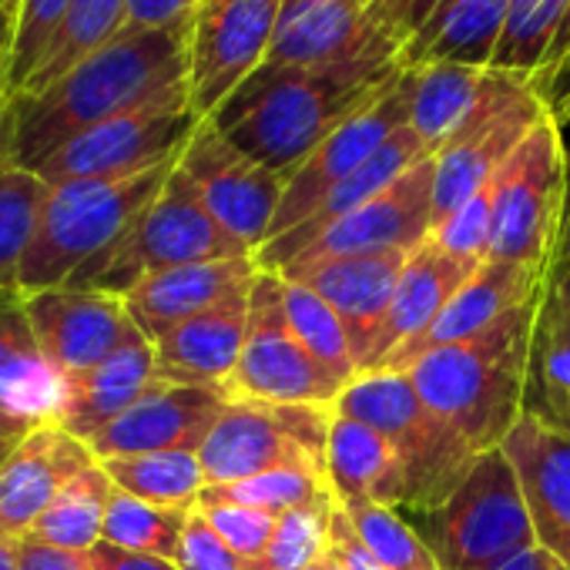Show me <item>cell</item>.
<instances>
[{"label": "cell", "mask_w": 570, "mask_h": 570, "mask_svg": "<svg viewBox=\"0 0 570 570\" xmlns=\"http://www.w3.org/2000/svg\"><path fill=\"white\" fill-rule=\"evenodd\" d=\"M343 383L316 363L306 343L285 316V282L275 272H258L248 293V333L242 360L228 380L232 400L285 403V406H326L343 396Z\"/></svg>", "instance_id": "cell-11"}, {"label": "cell", "mask_w": 570, "mask_h": 570, "mask_svg": "<svg viewBox=\"0 0 570 570\" xmlns=\"http://www.w3.org/2000/svg\"><path fill=\"white\" fill-rule=\"evenodd\" d=\"M155 383H158L155 346L138 333L108 360L68 380L65 410L58 423L78 440L91 443L101 430H108L118 416H125Z\"/></svg>", "instance_id": "cell-27"}, {"label": "cell", "mask_w": 570, "mask_h": 570, "mask_svg": "<svg viewBox=\"0 0 570 570\" xmlns=\"http://www.w3.org/2000/svg\"><path fill=\"white\" fill-rule=\"evenodd\" d=\"M550 570H563V567H557V563H550Z\"/></svg>", "instance_id": "cell-62"}, {"label": "cell", "mask_w": 570, "mask_h": 570, "mask_svg": "<svg viewBox=\"0 0 570 570\" xmlns=\"http://www.w3.org/2000/svg\"><path fill=\"white\" fill-rule=\"evenodd\" d=\"M433 178L436 161L430 155L403 171L390 188L323 228L282 272L309 268L330 258L420 248L433 235Z\"/></svg>", "instance_id": "cell-16"}, {"label": "cell", "mask_w": 570, "mask_h": 570, "mask_svg": "<svg viewBox=\"0 0 570 570\" xmlns=\"http://www.w3.org/2000/svg\"><path fill=\"white\" fill-rule=\"evenodd\" d=\"M500 450L520 480L537 547L570 570V436L523 413Z\"/></svg>", "instance_id": "cell-21"}, {"label": "cell", "mask_w": 570, "mask_h": 570, "mask_svg": "<svg viewBox=\"0 0 570 570\" xmlns=\"http://www.w3.org/2000/svg\"><path fill=\"white\" fill-rule=\"evenodd\" d=\"M390 61H400V48L373 24L366 0H282L265 55L272 68L306 71Z\"/></svg>", "instance_id": "cell-17"}, {"label": "cell", "mask_w": 570, "mask_h": 570, "mask_svg": "<svg viewBox=\"0 0 570 570\" xmlns=\"http://www.w3.org/2000/svg\"><path fill=\"white\" fill-rule=\"evenodd\" d=\"M547 118V105L533 78L490 68L483 98L466 125L433 155V228L476 195Z\"/></svg>", "instance_id": "cell-10"}, {"label": "cell", "mask_w": 570, "mask_h": 570, "mask_svg": "<svg viewBox=\"0 0 570 570\" xmlns=\"http://www.w3.org/2000/svg\"><path fill=\"white\" fill-rule=\"evenodd\" d=\"M35 426H38V423H31V420L11 413L8 406H0V463H4V460L11 456V450H14Z\"/></svg>", "instance_id": "cell-54"}, {"label": "cell", "mask_w": 570, "mask_h": 570, "mask_svg": "<svg viewBox=\"0 0 570 570\" xmlns=\"http://www.w3.org/2000/svg\"><path fill=\"white\" fill-rule=\"evenodd\" d=\"M188 88V31L125 28L38 95H14L11 165L38 168L81 131Z\"/></svg>", "instance_id": "cell-1"}, {"label": "cell", "mask_w": 570, "mask_h": 570, "mask_svg": "<svg viewBox=\"0 0 570 570\" xmlns=\"http://www.w3.org/2000/svg\"><path fill=\"white\" fill-rule=\"evenodd\" d=\"M336 497L326 493L299 510L282 513L265 550L245 560V570H306L330 553V530L336 517Z\"/></svg>", "instance_id": "cell-40"}, {"label": "cell", "mask_w": 570, "mask_h": 570, "mask_svg": "<svg viewBox=\"0 0 570 570\" xmlns=\"http://www.w3.org/2000/svg\"><path fill=\"white\" fill-rule=\"evenodd\" d=\"M550 557L540 550V547H533V550H527V553H520L517 560H510L507 567H500V570H550Z\"/></svg>", "instance_id": "cell-57"}, {"label": "cell", "mask_w": 570, "mask_h": 570, "mask_svg": "<svg viewBox=\"0 0 570 570\" xmlns=\"http://www.w3.org/2000/svg\"><path fill=\"white\" fill-rule=\"evenodd\" d=\"M75 0H18V38L11 58V95H21L31 81L45 48L61 28Z\"/></svg>", "instance_id": "cell-44"}, {"label": "cell", "mask_w": 570, "mask_h": 570, "mask_svg": "<svg viewBox=\"0 0 570 570\" xmlns=\"http://www.w3.org/2000/svg\"><path fill=\"white\" fill-rule=\"evenodd\" d=\"M366 4H370V0H366Z\"/></svg>", "instance_id": "cell-63"}, {"label": "cell", "mask_w": 570, "mask_h": 570, "mask_svg": "<svg viewBox=\"0 0 570 570\" xmlns=\"http://www.w3.org/2000/svg\"><path fill=\"white\" fill-rule=\"evenodd\" d=\"M178 161L131 178H91L48 185L35 242L21 262L18 289L24 296L58 289L88 262L108 252L135 218L158 198Z\"/></svg>", "instance_id": "cell-4"}, {"label": "cell", "mask_w": 570, "mask_h": 570, "mask_svg": "<svg viewBox=\"0 0 570 570\" xmlns=\"http://www.w3.org/2000/svg\"><path fill=\"white\" fill-rule=\"evenodd\" d=\"M326 483L336 503L403 507V470L390 440L363 420L333 410L326 443Z\"/></svg>", "instance_id": "cell-30"}, {"label": "cell", "mask_w": 570, "mask_h": 570, "mask_svg": "<svg viewBox=\"0 0 570 570\" xmlns=\"http://www.w3.org/2000/svg\"><path fill=\"white\" fill-rule=\"evenodd\" d=\"M543 303L567 323L570 330V262H553L543 285Z\"/></svg>", "instance_id": "cell-53"}, {"label": "cell", "mask_w": 570, "mask_h": 570, "mask_svg": "<svg viewBox=\"0 0 570 570\" xmlns=\"http://www.w3.org/2000/svg\"><path fill=\"white\" fill-rule=\"evenodd\" d=\"M21 543H24V540H14V537H8V533H0V570H18Z\"/></svg>", "instance_id": "cell-58"}, {"label": "cell", "mask_w": 570, "mask_h": 570, "mask_svg": "<svg viewBox=\"0 0 570 570\" xmlns=\"http://www.w3.org/2000/svg\"><path fill=\"white\" fill-rule=\"evenodd\" d=\"M567 8L570 0H513L490 68L537 78Z\"/></svg>", "instance_id": "cell-41"}, {"label": "cell", "mask_w": 570, "mask_h": 570, "mask_svg": "<svg viewBox=\"0 0 570 570\" xmlns=\"http://www.w3.org/2000/svg\"><path fill=\"white\" fill-rule=\"evenodd\" d=\"M178 171L195 185L215 222L248 252H258L268 242L285 195V178L238 151L208 118L181 148Z\"/></svg>", "instance_id": "cell-15"}, {"label": "cell", "mask_w": 570, "mask_h": 570, "mask_svg": "<svg viewBox=\"0 0 570 570\" xmlns=\"http://www.w3.org/2000/svg\"><path fill=\"white\" fill-rule=\"evenodd\" d=\"M450 4V0H370V18L373 24L400 48H403Z\"/></svg>", "instance_id": "cell-47"}, {"label": "cell", "mask_w": 570, "mask_h": 570, "mask_svg": "<svg viewBox=\"0 0 570 570\" xmlns=\"http://www.w3.org/2000/svg\"><path fill=\"white\" fill-rule=\"evenodd\" d=\"M330 550L333 557L340 560L343 570H386L373 553L370 547L360 540V533L353 530V523L346 520V513L336 507V517H333V530H330Z\"/></svg>", "instance_id": "cell-49"}, {"label": "cell", "mask_w": 570, "mask_h": 570, "mask_svg": "<svg viewBox=\"0 0 570 570\" xmlns=\"http://www.w3.org/2000/svg\"><path fill=\"white\" fill-rule=\"evenodd\" d=\"M188 513L191 510L158 507V503L138 500V497H131V493L115 487V493L108 500L101 540L111 543V547H125V550H138V553L175 560Z\"/></svg>", "instance_id": "cell-39"}, {"label": "cell", "mask_w": 570, "mask_h": 570, "mask_svg": "<svg viewBox=\"0 0 570 570\" xmlns=\"http://www.w3.org/2000/svg\"><path fill=\"white\" fill-rule=\"evenodd\" d=\"M88 563H91V570H178L175 560L125 550V547H111L105 540L88 553Z\"/></svg>", "instance_id": "cell-50"}, {"label": "cell", "mask_w": 570, "mask_h": 570, "mask_svg": "<svg viewBox=\"0 0 570 570\" xmlns=\"http://www.w3.org/2000/svg\"><path fill=\"white\" fill-rule=\"evenodd\" d=\"M202 0H128V28L135 31H188Z\"/></svg>", "instance_id": "cell-48"}, {"label": "cell", "mask_w": 570, "mask_h": 570, "mask_svg": "<svg viewBox=\"0 0 570 570\" xmlns=\"http://www.w3.org/2000/svg\"><path fill=\"white\" fill-rule=\"evenodd\" d=\"M48 185L38 171L8 165L0 171V293L18 289L21 262L35 242Z\"/></svg>", "instance_id": "cell-37"}, {"label": "cell", "mask_w": 570, "mask_h": 570, "mask_svg": "<svg viewBox=\"0 0 570 570\" xmlns=\"http://www.w3.org/2000/svg\"><path fill=\"white\" fill-rule=\"evenodd\" d=\"M242 255H255V252H248L238 238H232L215 222V215L198 198L195 185L175 165L171 178L165 181L158 198L135 218V225L108 252H101L78 275H71L65 285L125 299L148 275L178 265L242 258Z\"/></svg>", "instance_id": "cell-6"}, {"label": "cell", "mask_w": 570, "mask_h": 570, "mask_svg": "<svg viewBox=\"0 0 570 570\" xmlns=\"http://www.w3.org/2000/svg\"><path fill=\"white\" fill-rule=\"evenodd\" d=\"M222 390L181 386L158 380L125 416L101 430L88 446L98 460L168 453V450H198L225 406Z\"/></svg>", "instance_id": "cell-20"}, {"label": "cell", "mask_w": 570, "mask_h": 570, "mask_svg": "<svg viewBox=\"0 0 570 570\" xmlns=\"http://www.w3.org/2000/svg\"><path fill=\"white\" fill-rule=\"evenodd\" d=\"M65 390V376L41 353L24 293L4 289L0 293V406L31 423H51L61 420Z\"/></svg>", "instance_id": "cell-29"}, {"label": "cell", "mask_w": 570, "mask_h": 570, "mask_svg": "<svg viewBox=\"0 0 570 570\" xmlns=\"http://www.w3.org/2000/svg\"><path fill=\"white\" fill-rule=\"evenodd\" d=\"M480 265L483 262L450 255L433 238H426L420 248H413L406 265H403L393 306H390V313H386V320L373 340L366 373L380 370L400 346L416 340L446 309V303L463 289Z\"/></svg>", "instance_id": "cell-26"}, {"label": "cell", "mask_w": 570, "mask_h": 570, "mask_svg": "<svg viewBox=\"0 0 570 570\" xmlns=\"http://www.w3.org/2000/svg\"><path fill=\"white\" fill-rule=\"evenodd\" d=\"M360 540L386 570H440V560L426 537L403 520L396 507L383 503H340Z\"/></svg>", "instance_id": "cell-42"}, {"label": "cell", "mask_w": 570, "mask_h": 570, "mask_svg": "<svg viewBox=\"0 0 570 570\" xmlns=\"http://www.w3.org/2000/svg\"><path fill=\"white\" fill-rule=\"evenodd\" d=\"M330 493V483L323 473L309 470V466H282V470H268L238 483H225V487H205L202 497L212 500H225V503H242L252 510H265V513H289L299 510L320 497Z\"/></svg>", "instance_id": "cell-43"}, {"label": "cell", "mask_w": 570, "mask_h": 570, "mask_svg": "<svg viewBox=\"0 0 570 570\" xmlns=\"http://www.w3.org/2000/svg\"><path fill=\"white\" fill-rule=\"evenodd\" d=\"M285 282V316H289L296 336L306 343V350L316 356L320 366H326L343 386H350L360 376V360L353 350V340L336 316V309L320 299L309 285L303 282Z\"/></svg>", "instance_id": "cell-38"}, {"label": "cell", "mask_w": 570, "mask_h": 570, "mask_svg": "<svg viewBox=\"0 0 570 570\" xmlns=\"http://www.w3.org/2000/svg\"><path fill=\"white\" fill-rule=\"evenodd\" d=\"M14 38H18V0H0V101L11 95Z\"/></svg>", "instance_id": "cell-52"}, {"label": "cell", "mask_w": 570, "mask_h": 570, "mask_svg": "<svg viewBox=\"0 0 570 570\" xmlns=\"http://www.w3.org/2000/svg\"><path fill=\"white\" fill-rule=\"evenodd\" d=\"M426 520V543L440 570H500L537 547L520 480L503 450L480 453L463 483Z\"/></svg>", "instance_id": "cell-7"}, {"label": "cell", "mask_w": 570, "mask_h": 570, "mask_svg": "<svg viewBox=\"0 0 570 570\" xmlns=\"http://www.w3.org/2000/svg\"><path fill=\"white\" fill-rule=\"evenodd\" d=\"M198 510H202V517L215 527V533H218L242 560H255V557L265 550V543H268V537H272V530H275V523H278L275 513L252 510V507H242V503L212 500V497H202V500H198Z\"/></svg>", "instance_id": "cell-45"}, {"label": "cell", "mask_w": 570, "mask_h": 570, "mask_svg": "<svg viewBox=\"0 0 570 570\" xmlns=\"http://www.w3.org/2000/svg\"><path fill=\"white\" fill-rule=\"evenodd\" d=\"M553 262H570V202H567V218H563V232H560V245Z\"/></svg>", "instance_id": "cell-59"}, {"label": "cell", "mask_w": 570, "mask_h": 570, "mask_svg": "<svg viewBox=\"0 0 570 570\" xmlns=\"http://www.w3.org/2000/svg\"><path fill=\"white\" fill-rule=\"evenodd\" d=\"M258 272L262 268L255 255L178 265L138 282L125 296V306L131 323L141 330V336L155 343L175 326L195 320L198 313L252 293Z\"/></svg>", "instance_id": "cell-23"}, {"label": "cell", "mask_w": 570, "mask_h": 570, "mask_svg": "<svg viewBox=\"0 0 570 570\" xmlns=\"http://www.w3.org/2000/svg\"><path fill=\"white\" fill-rule=\"evenodd\" d=\"M330 570H343V567H340V560L333 557V550H330Z\"/></svg>", "instance_id": "cell-61"}, {"label": "cell", "mask_w": 570, "mask_h": 570, "mask_svg": "<svg viewBox=\"0 0 570 570\" xmlns=\"http://www.w3.org/2000/svg\"><path fill=\"white\" fill-rule=\"evenodd\" d=\"M205 118L191 108L188 88L161 95L135 111H125L105 125H95L61 145L35 171L45 185L91 181V178H131L158 165L178 161L181 148Z\"/></svg>", "instance_id": "cell-12"}, {"label": "cell", "mask_w": 570, "mask_h": 570, "mask_svg": "<svg viewBox=\"0 0 570 570\" xmlns=\"http://www.w3.org/2000/svg\"><path fill=\"white\" fill-rule=\"evenodd\" d=\"M333 410L285 406L258 400H225L198 460L208 487L238 483L282 466H309L326 476Z\"/></svg>", "instance_id": "cell-9"}, {"label": "cell", "mask_w": 570, "mask_h": 570, "mask_svg": "<svg viewBox=\"0 0 570 570\" xmlns=\"http://www.w3.org/2000/svg\"><path fill=\"white\" fill-rule=\"evenodd\" d=\"M410 101H413V71L403 65L370 105H363L353 118H346L289 175L278 215L268 232V242L285 232H293L343 178H350L356 168H363L393 135H400L410 125Z\"/></svg>", "instance_id": "cell-14"}, {"label": "cell", "mask_w": 570, "mask_h": 570, "mask_svg": "<svg viewBox=\"0 0 570 570\" xmlns=\"http://www.w3.org/2000/svg\"><path fill=\"white\" fill-rule=\"evenodd\" d=\"M413 71V101H410V128L423 141L430 155L450 145V138L466 125L476 111L490 68L456 65V61H430Z\"/></svg>", "instance_id": "cell-32"}, {"label": "cell", "mask_w": 570, "mask_h": 570, "mask_svg": "<svg viewBox=\"0 0 570 570\" xmlns=\"http://www.w3.org/2000/svg\"><path fill=\"white\" fill-rule=\"evenodd\" d=\"M570 202V158L557 121L547 118L527 135L493 175L490 258L553 265Z\"/></svg>", "instance_id": "cell-8"}, {"label": "cell", "mask_w": 570, "mask_h": 570, "mask_svg": "<svg viewBox=\"0 0 570 570\" xmlns=\"http://www.w3.org/2000/svg\"><path fill=\"white\" fill-rule=\"evenodd\" d=\"M523 413L570 436V330L547 303H540L537 316Z\"/></svg>", "instance_id": "cell-36"}, {"label": "cell", "mask_w": 570, "mask_h": 570, "mask_svg": "<svg viewBox=\"0 0 570 570\" xmlns=\"http://www.w3.org/2000/svg\"><path fill=\"white\" fill-rule=\"evenodd\" d=\"M430 158V151L423 148V141L413 135V128L406 125L400 135H393L363 168H356L350 178H343L293 232H285L272 242H265L255 252V262L262 272H282L289 265L323 228H330L333 222H340L343 215H350L353 208H360L363 202H370L373 195H380L383 188H390L403 171H410L416 161Z\"/></svg>", "instance_id": "cell-28"}, {"label": "cell", "mask_w": 570, "mask_h": 570, "mask_svg": "<svg viewBox=\"0 0 570 570\" xmlns=\"http://www.w3.org/2000/svg\"><path fill=\"white\" fill-rule=\"evenodd\" d=\"M567 61H570V8H567L563 21H560V28H557V38H553V45H550V51H547V61H543V68H540L537 78L553 75V71H557L560 65H567Z\"/></svg>", "instance_id": "cell-56"}, {"label": "cell", "mask_w": 570, "mask_h": 570, "mask_svg": "<svg viewBox=\"0 0 570 570\" xmlns=\"http://www.w3.org/2000/svg\"><path fill=\"white\" fill-rule=\"evenodd\" d=\"M400 68L403 61L346 65L330 71L262 65L208 121L238 151L289 181V175L346 118L370 105Z\"/></svg>", "instance_id": "cell-2"}, {"label": "cell", "mask_w": 570, "mask_h": 570, "mask_svg": "<svg viewBox=\"0 0 570 570\" xmlns=\"http://www.w3.org/2000/svg\"><path fill=\"white\" fill-rule=\"evenodd\" d=\"M14 128H18V108H14V95H8L0 101V171L14 158Z\"/></svg>", "instance_id": "cell-55"}, {"label": "cell", "mask_w": 570, "mask_h": 570, "mask_svg": "<svg viewBox=\"0 0 570 570\" xmlns=\"http://www.w3.org/2000/svg\"><path fill=\"white\" fill-rule=\"evenodd\" d=\"M547 265H523V262H500V258H487L463 289L446 303V309L406 346H400L380 370H393V373H406L416 360L460 343L480 330H487L490 323H497L500 316H507L510 309L537 299L547 285ZM376 373V370H373Z\"/></svg>", "instance_id": "cell-22"}, {"label": "cell", "mask_w": 570, "mask_h": 570, "mask_svg": "<svg viewBox=\"0 0 570 570\" xmlns=\"http://www.w3.org/2000/svg\"><path fill=\"white\" fill-rule=\"evenodd\" d=\"M333 410L370 423L390 440L403 470V507L420 517L436 513L480 456L426 406L406 373H363L343 390Z\"/></svg>", "instance_id": "cell-5"}, {"label": "cell", "mask_w": 570, "mask_h": 570, "mask_svg": "<svg viewBox=\"0 0 570 570\" xmlns=\"http://www.w3.org/2000/svg\"><path fill=\"white\" fill-rule=\"evenodd\" d=\"M111 483L138 500L195 510L208 480L198 460V450H168V453H141V456H118L101 460Z\"/></svg>", "instance_id": "cell-35"}, {"label": "cell", "mask_w": 570, "mask_h": 570, "mask_svg": "<svg viewBox=\"0 0 570 570\" xmlns=\"http://www.w3.org/2000/svg\"><path fill=\"white\" fill-rule=\"evenodd\" d=\"M282 0H202L188 28V98L212 118L265 65Z\"/></svg>", "instance_id": "cell-13"}, {"label": "cell", "mask_w": 570, "mask_h": 570, "mask_svg": "<svg viewBox=\"0 0 570 570\" xmlns=\"http://www.w3.org/2000/svg\"><path fill=\"white\" fill-rule=\"evenodd\" d=\"M306 570H330V553H326L323 560H316L313 567H306Z\"/></svg>", "instance_id": "cell-60"}, {"label": "cell", "mask_w": 570, "mask_h": 570, "mask_svg": "<svg viewBox=\"0 0 570 570\" xmlns=\"http://www.w3.org/2000/svg\"><path fill=\"white\" fill-rule=\"evenodd\" d=\"M175 563L178 570H245V560L215 533V527L202 517L198 507L185 520Z\"/></svg>", "instance_id": "cell-46"}, {"label": "cell", "mask_w": 570, "mask_h": 570, "mask_svg": "<svg viewBox=\"0 0 570 570\" xmlns=\"http://www.w3.org/2000/svg\"><path fill=\"white\" fill-rule=\"evenodd\" d=\"M98 456L58 420L38 423L0 463V533L28 540L55 497Z\"/></svg>", "instance_id": "cell-19"}, {"label": "cell", "mask_w": 570, "mask_h": 570, "mask_svg": "<svg viewBox=\"0 0 570 570\" xmlns=\"http://www.w3.org/2000/svg\"><path fill=\"white\" fill-rule=\"evenodd\" d=\"M35 336L48 363L68 380L88 373L141 330L131 323L125 299L95 289H58L24 296Z\"/></svg>", "instance_id": "cell-18"}, {"label": "cell", "mask_w": 570, "mask_h": 570, "mask_svg": "<svg viewBox=\"0 0 570 570\" xmlns=\"http://www.w3.org/2000/svg\"><path fill=\"white\" fill-rule=\"evenodd\" d=\"M18 570H91V563H88V553H71V550L24 540Z\"/></svg>", "instance_id": "cell-51"}, {"label": "cell", "mask_w": 570, "mask_h": 570, "mask_svg": "<svg viewBox=\"0 0 570 570\" xmlns=\"http://www.w3.org/2000/svg\"><path fill=\"white\" fill-rule=\"evenodd\" d=\"M540 303L543 293L406 370L426 406L476 453L500 450L523 416Z\"/></svg>", "instance_id": "cell-3"}, {"label": "cell", "mask_w": 570, "mask_h": 570, "mask_svg": "<svg viewBox=\"0 0 570 570\" xmlns=\"http://www.w3.org/2000/svg\"><path fill=\"white\" fill-rule=\"evenodd\" d=\"M410 252H376V255H350V258H330L309 268H293V272H275L289 282H303L309 289L326 299L336 316L343 320L356 360H360V376L366 373L373 340L393 306L396 285L403 275Z\"/></svg>", "instance_id": "cell-24"}, {"label": "cell", "mask_w": 570, "mask_h": 570, "mask_svg": "<svg viewBox=\"0 0 570 570\" xmlns=\"http://www.w3.org/2000/svg\"><path fill=\"white\" fill-rule=\"evenodd\" d=\"M111 493H115V483L108 470L101 466V460L91 463L55 497V503L41 513L28 540L71 550V553H91L101 543Z\"/></svg>", "instance_id": "cell-33"}, {"label": "cell", "mask_w": 570, "mask_h": 570, "mask_svg": "<svg viewBox=\"0 0 570 570\" xmlns=\"http://www.w3.org/2000/svg\"><path fill=\"white\" fill-rule=\"evenodd\" d=\"M128 28V0H75L21 95H38Z\"/></svg>", "instance_id": "cell-34"}, {"label": "cell", "mask_w": 570, "mask_h": 570, "mask_svg": "<svg viewBox=\"0 0 570 570\" xmlns=\"http://www.w3.org/2000/svg\"><path fill=\"white\" fill-rule=\"evenodd\" d=\"M248 333V293L198 313L155 340L158 380L205 390H228ZM228 396V393H225Z\"/></svg>", "instance_id": "cell-25"}, {"label": "cell", "mask_w": 570, "mask_h": 570, "mask_svg": "<svg viewBox=\"0 0 570 570\" xmlns=\"http://www.w3.org/2000/svg\"><path fill=\"white\" fill-rule=\"evenodd\" d=\"M513 0H450V4L403 48L406 68L456 61L490 68Z\"/></svg>", "instance_id": "cell-31"}]
</instances>
